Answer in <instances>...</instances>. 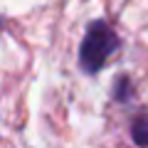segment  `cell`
<instances>
[{
  "mask_svg": "<svg viewBox=\"0 0 148 148\" xmlns=\"http://www.w3.org/2000/svg\"><path fill=\"white\" fill-rule=\"evenodd\" d=\"M119 49V35L106 25L104 20H96L89 25L84 35V42L79 47V64L86 74L99 72L106 59Z\"/></svg>",
  "mask_w": 148,
  "mask_h": 148,
  "instance_id": "1",
  "label": "cell"
},
{
  "mask_svg": "<svg viewBox=\"0 0 148 148\" xmlns=\"http://www.w3.org/2000/svg\"><path fill=\"white\" fill-rule=\"evenodd\" d=\"M131 136H133V143H136V146L148 148V116H138L136 121H133Z\"/></svg>",
  "mask_w": 148,
  "mask_h": 148,
  "instance_id": "2",
  "label": "cell"
}]
</instances>
